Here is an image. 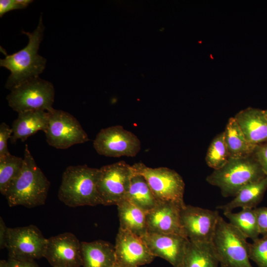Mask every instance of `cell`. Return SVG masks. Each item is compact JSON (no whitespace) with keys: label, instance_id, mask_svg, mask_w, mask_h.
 I'll return each mask as SVG.
<instances>
[{"label":"cell","instance_id":"cell-20","mask_svg":"<svg viewBox=\"0 0 267 267\" xmlns=\"http://www.w3.org/2000/svg\"><path fill=\"white\" fill-rule=\"evenodd\" d=\"M267 189V176L243 187L229 202L217 207L224 212L236 208L254 209L261 202Z\"/></svg>","mask_w":267,"mask_h":267},{"label":"cell","instance_id":"cell-32","mask_svg":"<svg viewBox=\"0 0 267 267\" xmlns=\"http://www.w3.org/2000/svg\"><path fill=\"white\" fill-rule=\"evenodd\" d=\"M260 234L263 236L267 235V207L255 208Z\"/></svg>","mask_w":267,"mask_h":267},{"label":"cell","instance_id":"cell-30","mask_svg":"<svg viewBox=\"0 0 267 267\" xmlns=\"http://www.w3.org/2000/svg\"><path fill=\"white\" fill-rule=\"evenodd\" d=\"M33 1L31 0H0V16L15 9L26 8Z\"/></svg>","mask_w":267,"mask_h":267},{"label":"cell","instance_id":"cell-7","mask_svg":"<svg viewBox=\"0 0 267 267\" xmlns=\"http://www.w3.org/2000/svg\"><path fill=\"white\" fill-rule=\"evenodd\" d=\"M54 89L52 84L39 77L32 79L11 90L6 96L8 105L18 113L54 108Z\"/></svg>","mask_w":267,"mask_h":267},{"label":"cell","instance_id":"cell-4","mask_svg":"<svg viewBox=\"0 0 267 267\" xmlns=\"http://www.w3.org/2000/svg\"><path fill=\"white\" fill-rule=\"evenodd\" d=\"M266 177L253 155L244 158H230L222 168L209 175L206 181L218 187L223 197H234L245 186Z\"/></svg>","mask_w":267,"mask_h":267},{"label":"cell","instance_id":"cell-3","mask_svg":"<svg viewBox=\"0 0 267 267\" xmlns=\"http://www.w3.org/2000/svg\"><path fill=\"white\" fill-rule=\"evenodd\" d=\"M99 169L87 165L69 166L62 176L59 199L71 207L101 204L97 190Z\"/></svg>","mask_w":267,"mask_h":267},{"label":"cell","instance_id":"cell-22","mask_svg":"<svg viewBox=\"0 0 267 267\" xmlns=\"http://www.w3.org/2000/svg\"><path fill=\"white\" fill-rule=\"evenodd\" d=\"M223 132L230 158H244L253 155L257 146L247 140L234 117L229 119Z\"/></svg>","mask_w":267,"mask_h":267},{"label":"cell","instance_id":"cell-29","mask_svg":"<svg viewBox=\"0 0 267 267\" xmlns=\"http://www.w3.org/2000/svg\"><path fill=\"white\" fill-rule=\"evenodd\" d=\"M12 134V129L6 123H1L0 125V158L10 154L7 147V141Z\"/></svg>","mask_w":267,"mask_h":267},{"label":"cell","instance_id":"cell-13","mask_svg":"<svg viewBox=\"0 0 267 267\" xmlns=\"http://www.w3.org/2000/svg\"><path fill=\"white\" fill-rule=\"evenodd\" d=\"M114 248L119 267H139L151 263L155 258L141 237L121 228Z\"/></svg>","mask_w":267,"mask_h":267},{"label":"cell","instance_id":"cell-35","mask_svg":"<svg viewBox=\"0 0 267 267\" xmlns=\"http://www.w3.org/2000/svg\"><path fill=\"white\" fill-rule=\"evenodd\" d=\"M0 267H9L8 261L4 260H0Z\"/></svg>","mask_w":267,"mask_h":267},{"label":"cell","instance_id":"cell-11","mask_svg":"<svg viewBox=\"0 0 267 267\" xmlns=\"http://www.w3.org/2000/svg\"><path fill=\"white\" fill-rule=\"evenodd\" d=\"M47 239L34 225L8 228L6 248L9 258L35 260L44 257Z\"/></svg>","mask_w":267,"mask_h":267},{"label":"cell","instance_id":"cell-8","mask_svg":"<svg viewBox=\"0 0 267 267\" xmlns=\"http://www.w3.org/2000/svg\"><path fill=\"white\" fill-rule=\"evenodd\" d=\"M134 172L124 161L99 169L97 190L101 205H116L125 199Z\"/></svg>","mask_w":267,"mask_h":267},{"label":"cell","instance_id":"cell-33","mask_svg":"<svg viewBox=\"0 0 267 267\" xmlns=\"http://www.w3.org/2000/svg\"><path fill=\"white\" fill-rule=\"evenodd\" d=\"M7 261L9 267H39L35 260L8 258Z\"/></svg>","mask_w":267,"mask_h":267},{"label":"cell","instance_id":"cell-19","mask_svg":"<svg viewBox=\"0 0 267 267\" xmlns=\"http://www.w3.org/2000/svg\"><path fill=\"white\" fill-rule=\"evenodd\" d=\"M81 244L82 267H112L116 264L114 246L110 243L98 240Z\"/></svg>","mask_w":267,"mask_h":267},{"label":"cell","instance_id":"cell-23","mask_svg":"<svg viewBox=\"0 0 267 267\" xmlns=\"http://www.w3.org/2000/svg\"><path fill=\"white\" fill-rule=\"evenodd\" d=\"M212 243H195L189 240L181 267H219Z\"/></svg>","mask_w":267,"mask_h":267},{"label":"cell","instance_id":"cell-25","mask_svg":"<svg viewBox=\"0 0 267 267\" xmlns=\"http://www.w3.org/2000/svg\"><path fill=\"white\" fill-rule=\"evenodd\" d=\"M229 222L237 228L247 238L253 241L259 238L260 231L255 208H243L237 213L223 212Z\"/></svg>","mask_w":267,"mask_h":267},{"label":"cell","instance_id":"cell-17","mask_svg":"<svg viewBox=\"0 0 267 267\" xmlns=\"http://www.w3.org/2000/svg\"><path fill=\"white\" fill-rule=\"evenodd\" d=\"M234 118L250 144L257 146L267 142V120L263 110L248 107Z\"/></svg>","mask_w":267,"mask_h":267},{"label":"cell","instance_id":"cell-2","mask_svg":"<svg viewBox=\"0 0 267 267\" xmlns=\"http://www.w3.org/2000/svg\"><path fill=\"white\" fill-rule=\"evenodd\" d=\"M44 30L41 17L37 27L33 32L22 31L28 37V44L19 51L0 59V66L10 72L5 84L6 89L12 90L29 80L39 77L44 70L46 59L38 53Z\"/></svg>","mask_w":267,"mask_h":267},{"label":"cell","instance_id":"cell-34","mask_svg":"<svg viewBox=\"0 0 267 267\" xmlns=\"http://www.w3.org/2000/svg\"><path fill=\"white\" fill-rule=\"evenodd\" d=\"M8 227L6 226L2 217H0V248H6Z\"/></svg>","mask_w":267,"mask_h":267},{"label":"cell","instance_id":"cell-9","mask_svg":"<svg viewBox=\"0 0 267 267\" xmlns=\"http://www.w3.org/2000/svg\"><path fill=\"white\" fill-rule=\"evenodd\" d=\"M48 113V123L44 133L50 146L67 149L89 140L79 122L71 114L55 109Z\"/></svg>","mask_w":267,"mask_h":267},{"label":"cell","instance_id":"cell-12","mask_svg":"<svg viewBox=\"0 0 267 267\" xmlns=\"http://www.w3.org/2000/svg\"><path fill=\"white\" fill-rule=\"evenodd\" d=\"M219 217L217 210L186 205L180 211L185 237L195 243H212Z\"/></svg>","mask_w":267,"mask_h":267},{"label":"cell","instance_id":"cell-10","mask_svg":"<svg viewBox=\"0 0 267 267\" xmlns=\"http://www.w3.org/2000/svg\"><path fill=\"white\" fill-rule=\"evenodd\" d=\"M95 151L100 155L110 157H134L141 149V142L132 132L122 126L101 129L93 142Z\"/></svg>","mask_w":267,"mask_h":267},{"label":"cell","instance_id":"cell-26","mask_svg":"<svg viewBox=\"0 0 267 267\" xmlns=\"http://www.w3.org/2000/svg\"><path fill=\"white\" fill-rule=\"evenodd\" d=\"M23 158L11 154L0 158V192L5 196L11 184L20 173Z\"/></svg>","mask_w":267,"mask_h":267},{"label":"cell","instance_id":"cell-16","mask_svg":"<svg viewBox=\"0 0 267 267\" xmlns=\"http://www.w3.org/2000/svg\"><path fill=\"white\" fill-rule=\"evenodd\" d=\"M182 208L174 202L158 201L152 210L146 213L147 232L185 237L180 222Z\"/></svg>","mask_w":267,"mask_h":267},{"label":"cell","instance_id":"cell-28","mask_svg":"<svg viewBox=\"0 0 267 267\" xmlns=\"http://www.w3.org/2000/svg\"><path fill=\"white\" fill-rule=\"evenodd\" d=\"M249 254L258 267H267V235L249 243Z\"/></svg>","mask_w":267,"mask_h":267},{"label":"cell","instance_id":"cell-15","mask_svg":"<svg viewBox=\"0 0 267 267\" xmlns=\"http://www.w3.org/2000/svg\"><path fill=\"white\" fill-rule=\"evenodd\" d=\"M151 253L174 267H181L187 238L178 234L147 232L141 237Z\"/></svg>","mask_w":267,"mask_h":267},{"label":"cell","instance_id":"cell-1","mask_svg":"<svg viewBox=\"0 0 267 267\" xmlns=\"http://www.w3.org/2000/svg\"><path fill=\"white\" fill-rule=\"evenodd\" d=\"M50 185L26 144L21 171L5 195L9 206L33 208L44 204Z\"/></svg>","mask_w":267,"mask_h":267},{"label":"cell","instance_id":"cell-6","mask_svg":"<svg viewBox=\"0 0 267 267\" xmlns=\"http://www.w3.org/2000/svg\"><path fill=\"white\" fill-rule=\"evenodd\" d=\"M134 173L142 176L158 201L172 202L184 207L185 183L177 172L167 167L151 168L141 162L132 165Z\"/></svg>","mask_w":267,"mask_h":267},{"label":"cell","instance_id":"cell-18","mask_svg":"<svg viewBox=\"0 0 267 267\" xmlns=\"http://www.w3.org/2000/svg\"><path fill=\"white\" fill-rule=\"evenodd\" d=\"M49 113L38 110L27 111L18 113L12 125V134L10 139L12 143L18 139L25 141L29 136L39 131L45 133L47 128Z\"/></svg>","mask_w":267,"mask_h":267},{"label":"cell","instance_id":"cell-14","mask_svg":"<svg viewBox=\"0 0 267 267\" xmlns=\"http://www.w3.org/2000/svg\"><path fill=\"white\" fill-rule=\"evenodd\" d=\"M52 267H82L81 244L71 232H64L47 239L44 254Z\"/></svg>","mask_w":267,"mask_h":267},{"label":"cell","instance_id":"cell-37","mask_svg":"<svg viewBox=\"0 0 267 267\" xmlns=\"http://www.w3.org/2000/svg\"><path fill=\"white\" fill-rule=\"evenodd\" d=\"M112 267H119L116 264Z\"/></svg>","mask_w":267,"mask_h":267},{"label":"cell","instance_id":"cell-24","mask_svg":"<svg viewBox=\"0 0 267 267\" xmlns=\"http://www.w3.org/2000/svg\"><path fill=\"white\" fill-rule=\"evenodd\" d=\"M125 200L146 213L152 210L158 202L144 177L134 172Z\"/></svg>","mask_w":267,"mask_h":267},{"label":"cell","instance_id":"cell-36","mask_svg":"<svg viewBox=\"0 0 267 267\" xmlns=\"http://www.w3.org/2000/svg\"><path fill=\"white\" fill-rule=\"evenodd\" d=\"M264 115L267 120V110H263Z\"/></svg>","mask_w":267,"mask_h":267},{"label":"cell","instance_id":"cell-5","mask_svg":"<svg viewBox=\"0 0 267 267\" xmlns=\"http://www.w3.org/2000/svg\"><path fill=\"white\" fill-rule=\"evenodd\" d=\"M247 239L220 216L212 241L220 267H253Z\"/></svg>","mask_w":267,"mask_h":267},{"label":"cell","instance_id":"cell-21","mask_svg":"<svg viewBox=\"0 0 267 267\" xmlns=\"http://www.w3.org/2000/svg\"><path fill=\"white\" fill-rule=\"evenodd\" d=\"M120 227L142 237L147 232L146 213L124 200L117 205Z\"/></svg>","mask_w":267,"mask_h":267},{"label":"cell","instance_id":"cell-27","mask_svg":"<svg viewBox=\"0 0 267 267\" xmlns=\"http://www.w3.org/2000/svg\"><path fill=\"white\" fill-rule=\"evenodd\" d=\"M229 158L223 132L216 136L211 142L205 160L208 166L215 170L222 168Z\"/></svg>","mask_w":267,"mask_h":267},{"label":"cell","instance_id":"cell-31","mask_svg":"<svg viewBox=\"0 0 267 267\" xmlns=\"http://www.w3.org/2000/svg\"><path fill=\"white\" fill-rule=\"evenodd\" d=\"M253 155L267 176V142L257 145Z\"/></svg>","mask_w":267,"mask_h":267}]
</instances>
